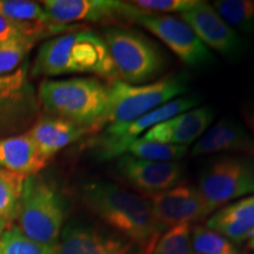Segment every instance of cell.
Listing matches in <instances>:
<instances>
[{
  "mask_svg": "<svg viewBox=\"0 0 254 254\" xmlns=\"http://www.w3.org/2000/svg\"><path fill=\"white\" fill-rule=\"evenodd\" d=\"M82 202L100 220L148 254L164 231L155 220L147 198L110 182L86 184Z\"/></svg>",
  "mask_w": 254,
  "mask_h": 254,
  "instance_id": "1",
  "label": "cell"
},
{
  "mask_svg": "<svg viewBox=\"0 0 254 254\" xmlns=\"http://www.w3.org/2000/svg\"><path fill=\"white\" fill-rule=\"evenodd\" d=\"M32 72L45 77L90 73L109 82L119 81L103 36L91 30L71 31L46 40Z\"/></svg>",
  "mask_w": 254,
  "mask_h": 254,
  "instance_id": "2",
  "label": "cell"
},
{
  "mask_svg": "<svg viewBox=\"0 0 254 254\" xmlns=\"http://www.w3.org/2000/svg\"><path fill=\"white\" fill-rule=\"evenodd\" d=\"M37 92L44 114L71 122L90 134L103 129L110 105L106 82L94 77L44 80Z\"/></svg>",
  "mask_w": 254,
  "mask_h": 254,
  "instance_id": "3",
  "label": "cell"
},
{
  "mask_svg": "<svg viewBox=\"0 0 254 254\" xmlns=\"http://www.w3.org/2000/svg\"><path fill=\"white\" fill-rule=\"evenodd\" d=\"M185 73H170L158 80L142 85L123 81L109 82L110 105L100 136H114L145 114L182 97L187 90Z\"/></svg>",
  "mask_w": 254,
  "mask_h": 254,
  "instance_id": "4",
  "label": "cell"
},
{
  "mask_svg": "<svg viewBox=\"0 0 254 254\" xmlns=\"http://www.w3.org/2000/svg\"><path fill=\"white\" fill-rule=\"evenodd\" d=\"M103 38L119 81L142 85L163 74L168 62L164 51L141 32L123 26H111Z\"/></svg>",
  "mask_w": 254,
  "mask_h": 254,
  "instance_id": "5",
  "label": "cell"
},
{
  "mask_svg": "<svg viewBox=\"0 0 254 254\" xmlns=\"http://www.w3.org/2000/svg\"><path fill=\"white\" fill-rule=\"evenodd\" d=\"M18 228L30 239L57 245L65 221V202L56 185L40 174L24 182L17 214Z\"/></svg>",
  "mask_w": 254,
  "mask_h": 254,
  "instance_id": "6",
  "label": "cell"
},
{
  "mask_svg": "<svg viewBox=\"0 0 254 254\" xmlns=\"http://www.w3.org/2000/svg\"><path fill=\"white\" fill-rule=\"evenodd\" d=\"M196 189L211 213L254 193V159L226 154L212 159L200 171Z\"/></svg>",
  "mask_w": 254,
  "mask_h": 254,
  "instance_id": "7",
  "label": "cell"
},
{
  "mask_svg": "<svg viewBox=\"0 0 254 254\" xmlns=\"http://www.w3.org/2000/svg\"><path fill=\"white\" fill-rule=\"evenodd\" d=\"M39 117L40 104L28 77V64L0 75V140L27 132Z\"/></svg>",
  "mask_w": 254,
  "mask_h": 254,
  "instance_id": "8",
  "label": "cell"
},
{
  "mask_svg": "<svg viewBox=\"0 0 254 254\" xmlns=\"http://www.w3.org/2000/svg\"><path fill=\"white\" fill-rule=\"evenodd\" d=\"M51 20L59 26L74 24H134L142 13L129 1L119 0H45L41 1Z\"/></svg>",
  "mask_w": 254,
  "mask_h": 254,
  "instance_id": "9",
  "label": "cell"
},
{
  "mask_svg": "<svg viewBox=\"0 0 254 254\" xmlns=\"http://www.w3.org/2000/svg\"><path fill=\"white\" fill-rule=\"evenodd\" d=\"M134 24L151 32L190 67H202L214 62L211 50L202 44L194 31L183 19L142 12L136 17Z\"/></svg>",
  "mask_w": 254,
  "mask_h": 254,
  "instance_id": "10",
  "label": "cell"
},
{
  "mask_svg": "<svg viewBox=\"0 0 254 254\" xmlns=\"http://www.w3.org/2000/svg\"><path fill=\"white\" fill-rule=\"evenodd\" d=\"M182 19L194 31L205 46L227 59H238L246 51V41L222 19L213 5L198 0Z\"/></svg>",
  "mask_w": 254,
  "mask_h": 254,
  "instance_id": "11",
  "label": "cell"
},
{
  "mask_svg": "<svg viewBox=\"0 0 254 254\" xmlns=\"http://www.w3.org/2000/svg\"><path fill=\"white\" fill-rule=\"evenodd\" d=\"M199 105V99L196 97H182L168 101L163 106L158 107L152 112L145 114L140 119L135 120L127 125L122 132L114 136H100L94 138L92 146L95 148V154L101 160L120 157L127 152L128 146L133 141L139 139L141 134L144 135L148 129L158 124L168 120L178 114L194 109Z\"/></svg>",
  "mask_w": 254,
  "mask_h": 254,
  "instance_id": "12",
  "label": "cell"
},
{
  "mask_svg": "<svg viewBox=\"0 0 254 254\" xmlns=\"http://www.w3.org/2000/svg\"><path fill=\"white\" fill-rule=\"evenodd\" d=\"M164 232L182 224L200 221L211 214L196 186L179 184L173 189L145 196Z\"/></svg>",
  "mask_w": 254,
  "mask_h": 254,
  "instance_id": "13",
  "label": "cell"
},
{
  "mask_svg": "<svg viewBox=\"0 0 254 254\" xmlns=\"http://www.w3.org/2000/svg\"><path fill=\"white\" fill-rule=\"evenodd\" d=\"M117 171L124 182L144 196L173 189L184 177V167L180 164L145 160L128 153L118 158Z\"/></svg>",
  "mask_w": 254,
  "mask_h": 254,
  "instance_id": "14",
  "label": "cell"
},
{
  "mask_svg": "<svg viewBox=\"0 0 254 254\" xmlns=\"http://www.w3.org/2000/svg\"><path fill=\"white\" fill-rule=\"evenodd\" d=\"M57 247L59 254H142L135 244L120 234L79 222L63 228Z\"/></svg>",
  "mask_w": 254,
  "mask_h": 254,
  "instance_id": "15",
  "label": "cell"
},
{
  "mask_svg": "<svg viewBox=\"0 0 254 254\" xmlns=\"http://www.w3.org/2000/svg\"><path fill=\"white\" fill-rule=\"evenodd\" d=\"M0 14L13 24L21 36L39 41L79 30V25L59 26L51 20L40 2L27 0H0Z\"/></svg>",
  "mask_w": 254,
  "mask_h": 254,
  "instance_id": "16",
  "label": "cell"
},
{
  "mask_svg": "<svg viewBox=\"0 0 254 254\" xmlns=\"http://www.w3.org/2000/svg\"><path fill=\"white\" fill-rule=\"evenodd\" d=\"M213 118L214 112L209 106L196 107L158 124L141 138L148 141L187 147L193 141L199 140L207 131Z\"/></svg>",
  "mask_w": 254,
  "mask_h": 254,
  "instance_id": "17",
  "label": "cell"
},
{
  "mask_svg": "<svg viewBox=\"0 0 254 254\" xmlns=\"http://www.w3.org/2000/svg\"><path fill=\"white\" fill-rule=\"evenodd\" d=\"M221 152L244 153L254 157V138L245 127L234 120L222 118L195 142L192 155L215 154Z\"/></svg>",
  "mask_w": 254,
  "mask_h": 254,
  "instance_id": "18",
  "label": "cell"
},
{
  "mask_svg": "<svg viewBox=\"0 0 254 254\" xmlns=\"http://www.w3.org/2000/svg\"><path fill=\"white\" fill-rule=\"evenodd\" d=\"M27 132L47 161L68 145L90 134L75 124L47 114L40 116Z\"/></svg>",
  "mask_w": 254,
  "mask_h": 254,
  "instance_id": "19",
  "label": "cell"
},
{
  "mask_svg": "<svg viewBox=\"0 0 254 254\" xmlns=\"http://www.w3.org/2000/svg\"><path fill=\"white\" fill-rule=\"evenodd\" d=\"M206 227L221 234L232 244L249 239L254 232V195L218 209L207 219Z\"/></svg>",
  "mask_w": 254,
  "mask_h": 254,
  "instance_id": "20",
  "label": "cell"
},
{
  "mask_svg": "<svg viewBox=\"0 0 254 254\" xmlns=\"http://www.w3.org/2000/svg\"><path fill=\"white\" fill-rule=\"evenodd\" d=\"M47 163L28 132L0 140V168L27 178L39 174Z\"/></svg>",
  "mask_w": 254,
  "mask_h": 254,
  "instance_id": "21",
  "label": "cell"
},
{
  "mask_svg": "<svg viewBox=\"0 0 254 254\" xmlns=\"http://www.w3.org/2000/svg\"><path fill=\"white\" fill-rule=\"evenodd\" d=\"M25 179L26 177L0 168V219L7 227L17 220Z\"/></svg>",
  "mask_w": 254,
  "mask_h": 254,
  "instance_id": "22",
  "label": "cell"
},
{
  "mask_svg": "<svg viewBox=\"0 0 254 254\" xmlns=\"http://www.w3.org/2000/svg\"><path fill=\"white\" fill-rule=\"evenodd\" d=\"M213 7L233 30L254 33V0H217Z\"/></svg>",
  "mask_w": 254,
  "mask_h": 254,
  "instance_id": "23",
  "label": "cell"
},
{
  "mask_svg": "<svg viewBox=\"0 0 254 254\" xmlns=\"http://www.w3.org/2000/svg\"><path fill=\"white\" fill-rule=\"evenodd\" d=\"M189 151L186 146L168 145L163 142L148 141L139 138L132 142L126 153L145 160L159 161V163H176L185 157Z\"/></svg>",
  "mask_w": 254,
  "mask_h": 254,
  "instance_id": "24",
  "label": "cell"
},
{
  "mask_svg": "<svg viewBox=\"0 0 254 254\" xmlns=\"http://www.w3.org/2000/svg\"><path fill=\"white\" fill-rule=\"evenodd\" d=\"M0 254H59L57 245H45L30 239L11 225L0 236Z\"/></svg>",
  "mask_w": 254,
  "mask_h": 254,
  "instance_id": "25",
  "label": "cell"
},
{
  "mask_svg": "<svg viewBox=\"0 0 254 254\" xmlns=\"http://www.w3.org/2000/svg\"><path fill=\"white\" fill-rule=\"evenodd\" d=\"M192 254H238L230 240L206 226H195L190 232Z\"/></svg>",
  "mask_w": 254,
  "mask_h": 254,
  "instance_id": "26",
  "label": "cell"
},
{
  "mask_svg": "<svg viewBox=\"0 0 254 254\" xmlns=\"http://www.w3.org/2000/svg\"><path fill=\"white\" fill-rule=\"evenodd\" d=\"M148 254H192L190 224L177 225L165 231Z\"/></svg>",
  "mask_w": 254,
  "mask_h": 254,
  "instance_id": "27",
  "label": "cell"
},
{
  "mask_svg": "<svg viewBox=\"0 0 254 254\" xmlns=\"http://www.w3.org/2000/svg\"><path fill=\"white\" fill-rule=\"evenodd\" d=\"M37 43L31 38L20 36L0 44V75L17 69Z\"/></svg>",
  "mask_w": 254,
  "mask_h": 254,
  "instance_id": "28",
  "label": "cell"
},
{
  "mask_svg": "<svg viewBox=\"0 0 254 254\" xmlns=\"http://www.w3.org/2000/svg\"><path fill=\"white\" fill-rule=\"evenodd\" d=\"M198 0H135L129 1L145 13H184L196 4Z\"/></svg>",
  "mask_w": 254,
  "mask_h": 254,
  "instance_id": "29",
  "label": "cell"
},
{
  "mask_svg": "<svg viewBox=\"0 0 254 254\" xmlns=\"http://www.w3.org/2000/svg\"><path fill=\"white\" fill-rule=\"evenodd\" d=\"M20 36L21 34L13 26V24L0 14V44L15 39Z\"/></svg>",
  "mask_w": 254,
  "mask_h": 254,
  "instance_id": "30",
  "label": "cell"
},
{
  "mask_svg": "<svg viewBox=\"0 0 254 254\" xmlns=\"http://www.w3.org/2000/svg\"><path fill=\"white\" fill-rule=\"evenodd\" d=\"M245 120H246L247 125H249V127H250V129L252 131L253 135H254V107L246 111Z\"/></svg>",
  "mask_w": 254,
  "mask_h": 254,
  "instance_id": "31",
  "label": "cell"
},
{
  "mask_svg": "<svg viewBox=\"0 0 254 254\" xmlns=\"http://www.w3.org/2000/svg\"><path fill=\"white\" fill-rule=\"evenodd\" d=\"M6 228H7V225H6L5 222L2 221L1 219H0V236H1L2 232H4V231L6 230Z\"/></svg>",
  "mask_w": 254,
  "mask_h": 254,
  "instance_id": "32",
  "label": "cell"
},
{
  "mask_svg": "<svg viewBox=\"0 0 254 254\" xmlns=\"http://www.w3.org/2000/svg\"><path fill=\"white\" fill-rule=\"evenodd\" d=\"M251 247H252V249L254 250V232H253V234H252V237H251Z\"/></svg>",
  "mask_w": 254,
  "mask_h": 254,
  "instance_id": "33",
  "label": "cell"
}]
</instances>
